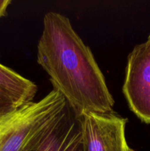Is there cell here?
I'll list each match as a JSON object with an SVG mask.
<instances>
[{
    "instance_id": "6da1fadb",
    "label": "cell",
    "mask_w": 150,
    "mask_h": 151,
    "mask_svg": "<svg viewBox=\"0 0 150 151\" xmlns=\"http://www.w3.org/2000/svg\"><path fill=\"white\" fill-rule=\"evenodd\" d=\"M37 47V62L48 74L53 89L63 96L78 116L113 111L115 101L91 49L69 18L45 14Z\"/></svg>"
},
{
    "instance_id": "ba28073f",
    "label": "cell",
    "mask_w": 150,
    "mask_h": 151,
    "mask_svg": "<svg viewBox=\"0 0 150 151\" xmlns=\"http://www.w3.org/2000/svg\"><path fill=\"white\" fill-rule=\"evenodd\" d=\"M11 3V0H0V19L7 16V8Z\"/></svg>"
},
{
    "instance_id": "3957f363",
    "label": "cell",
    "mask_w": 150,
    "mask_h": 151,
    "mask_svg": "<svg viewBox=\"0 0 150 151\" xmlns=\"http://www.w3.org/2000/svg\"><path fill=\"white\" fill-rule=\"evenodd\" d=\"M122 91L129 109L150 124V34L128 55Z\"/></svg>"
},
{
    "instance_id": "7a4b0ae2",
    "label": "cell",
    "mask_w": 150,
    "mask_h": 151,
    "mask_svg": "<svg viewBox=\"0 0 150 151\" xmlns=\"http://www.w3.org/2000/svg\"><path fill=\"white\" fill-rule=\"evenodd\" d=\"M66 99L52 89L39 101L21 105L0 116V151H28L64 116Z\"/></svg>"
},
{
    "instance_id": "5b68a950",
    "label": "cell",
    "mask_w": 150,
    "mask_h": 151,
    "mask_svg": "<svg viewBox=\"0 0 150 151\" xmlns=\"http://www.w3.org/2000/svg\"><path fill=\"white\" fill-rule=\"evenodd\" d=\"M28 151H86L77 115L69 108L64 116Z\"/></svg>"
},
{
    "instance_id": "52a82bcc",
    "label": "cell",
    "mask_w": 150,
    "mask_h": 151,
    "mask_svg": "<svg viewBox=\"0 0 150 151\" xmlns=\"http://www.w3.org/2000/svg\"><path fill=\"white\" fill-rule=\"evenodd\" d=\"M19 106L14 99L5 91L0 88V116L11 111Z\"/></svg>"
},
{
    "instance_id": "277c9868",
    "label": "cell",
    "mask_w": 150,
    "mask_h": 151,
    "mask_svg": "<svg viewBox=\"0 0 150 151\" xmlns=\"http://www.w3.org/2000/svg\"><path fill=\"white\" fill-rule=\"evenodd\" d=\"M78 117L86 151H135L126 139V118L114 111L86 113Z\"/></svg>"
},
{
    "instance_id": "8992f818",
    "label": "cell",
    "mask_w": 150,
    "mask_h": 151,
    "mask_svg": "<svg viewBox=\"0 0 150 151\" xmlns=\"http://www.w3.org/2000/svg\"><path fill=\"white\" fill-rule=\"evenodd\" d=\"M0 88L8 93L19 106L34 101L38 91L35 83L0 63Z\"/></svg>"
}]
</instances>
